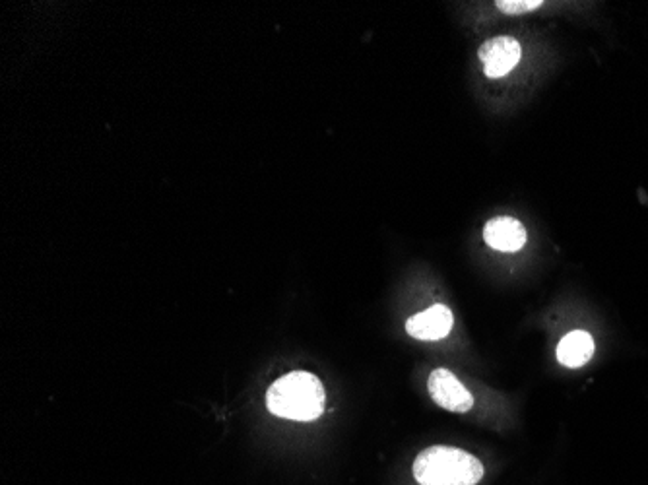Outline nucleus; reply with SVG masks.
<instances>
[{
	"label": "nucleus",
	"instance_id": "0eeeda50",
	"mask_svg": "<svg viewBox=\"0 0 648 485\" xmlns=\"http://www.w3.org/2000/svg\"><path fill=\"white\" fill-rule=\"evenodd\" d=\"M594 354V340L583 330L569 332L557 346V359L565 367H581Z\"/></svg>",
	"mask_w": 648,
	"mask_h": 485
},
{
	"label": "nucleus",
	"instance_id": "f03ea898",
	"mask_svg": "<svg viewBox=\"0 0 648 485\" xmlns=\"http://www.w3.org/2000/svg\"><path fill=\"white\" fill-rule=\"evenodd\" d=\"M414 476L422 485H476L484 478V464L460 449L429 447L416 458Z\"/></svg>",
	"mask_w": 648,
	"mask_h": 485
},
{
	"label": "nucleus",
	"instance_id": "423d86ee",
	"mask_svg": "<svg viewBox=\"0 0 648 485\" xmlns=\"http://www.w3.org/2000/svg\"><path fill=\"white\" fill-rule=\"evenodd\" d=\"M484 239H486L487 245L495 251L517 253L526 243V229L519 220L501 216V218H493L491 222H487Z\"/></svg>",
	"mask_w": 648,
	"mask_h": 485
},
{
	"label": "nucleus",
	"instance_id": "20e7f679",
	"mask_svg": "<svg viewBox=\"0 0 648 485\" xmlns=\"http://www.w3.org/2000/svg\"><path fill=\"white\" fill-rule=\"evenodd\" d=\"M480 61L484 63L489 78H501L507 76L515 66L519 65L520 51L519 41L509 35L491 37L480 47Z\"/></svg>",
	"mask_w": 648,
	"mask_h": 485
},
{
	"label": "nucleus",
	"instance_id": "7ed1b4c3",
	"mask_svg": "<svg viewBox=\"0 0 648 485\" xmlns=\"http://www.w3.org/2000/svg\"><path fill=\"white\" fill-rule=\"evenodd\" d=\"M431 398L445 410L464 414L472 408L474 398L449 369H435L427 381Z\"/></svg>",
	"mask_w": 648,
	"mask_h": 485
},
{
	"label": "nucleus",
	"instance_id": "6e6552de",
	"mask_svg": "<svg viewBox=\"0 0 648 485\" xmlns=\"http://www.w3.org/2000/svg\"><path fill=\"white\" fill-rule=\"evenodd\" d=\"M505 14H524L542 6V0H499L495 4Z\"/></svg>",
	"mask_w": 648,
	"mask_h": 485
},
{
	"label": "nucleus",
	"instance_id": "39448f33",
	"mask_svg": "<svg viewBox=\"0 0 648 485\" xmlns=\"http://www.w3.org/2000/svg\"><path fill=\"white\" fill-rule=\"evenodd\" d=\"M453 328V313L445 305H433L408 319L406 332L418 340H441Z\"/></svg>",
	"mask_w": 648,
	"mask_h": 485
},
{
	"label": "nucleus",
	"instance_id": "f257e3e1",
	"mask_svg": "<svg viewBox=\"0 0 648 485\" xmlns=\"http://www.w3.org/2000/svg\"><path fill=\"white\" fill-rule=\"evenodd\" d=\"M266 404L278 418L317 420L324 410L323 383L313 373L293 371L268 388Z\"/></svg>",
	"mask_w": 648,
	"mask_h": 485
}]
</instances>
